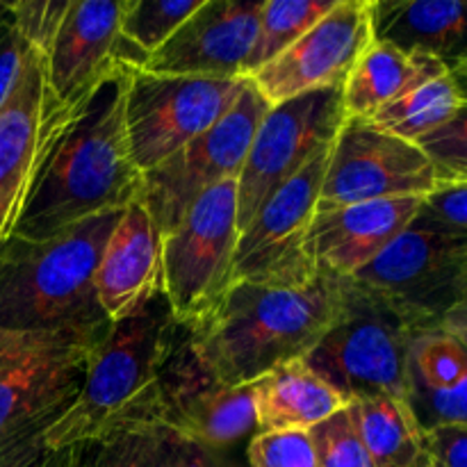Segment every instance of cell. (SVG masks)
<instances>
[{
  "label": "cell",
  "mask_w": 467,
  "mask_h": 467,
  "mask_svg": "<svg viewBox=\"0 0 467 467\" xmlns=\"http://www.w3.org/2000/svg\"><path fill=\"white\" fill-rule=\"evenodd\" d=\"M135 67H119L55 126L14 235L46 240L71 223L140 199L141 171L126 137V91Z\"/></svg>",
  "instance_id": "obj_1"
},
{
  "label": "cell",
  "mask_w": 467,
  "mask_h": 467,
  "mask_svg": "<svg viewBox=\"0 0 467 467\" xmlns=\"http://www.w3.org/2000/svg\"><path fill=\"white\" fill-rule=\"evenodd\" d=\"M345 283L324 269L306 287L235 283L203 322L187 328L190 342L222 383H254L319 345L345 304Z\"/></svg>",
  "instance_id": "obj_2"
},
{
  "label": "cell",
  "mask_w": 467,
  "mask_h": 467,
  "mask_svg": "<svg viewBox=\"0 0 467 467\" xmlns=\"http://www.w3.org/2000/svg\"><path fill=\"white\" fill-rule=\"evenodd\" d=\"M178 336L164 292L112 322L76 401L46 436V450L64 456L132 424L160 420L164 368Z\"/></svg>",
  "instance_id": "obj_3"
},
{
  "label": "cell",
  "mask_w": 467,
  "mask_h": 467,
  "mask_svg": "<svg viewBox=\"0 0 467 467\" xmlns=\"http://www.w3.org/2000/svg\"><path fill=\"white\" fill-rule=\"evenodd\" d=\"M123 210L71 223L46 240L0 244V328L23 333L109 328L94 276Z\"/></svg>",
  "instance_id": "obj_4"
},
{
  "label": "cell",
  "mask_w": 467,
  "mask_h": 467,
  "mask_svg": "<svg viewBox=\"0 0 467 467\" xmlns=\"http://www.w3.org/2000/svg\"><path fill=\"white\" fill-rule=\"evenodd\" d=\"M108 331L0 328V467L64 465L46 436L76 401Z\"/></svg>",
  "instance_id": "obj_5"
},
{
  "label": "cell",
  "mask_w": 467,
  "mask_h": 467,
  "mask_svg": "<svg viewBox=\"0 0 467 467\" xmlns=\"http://www.w3.org/2000/svg\"><path fill=\"white\" fill-rule=\"evenodd\" d=\"M427 333L406 310L358 278H347L336 324L306 356V365L349 404L369 397L409 401L410 351Z\"/></svg>",
  "instance_id": "obj_6"
},
{
  "label": "cell",
  "mask_w": 467,
  "mask_h": 467,
  "mask_svg": "<svg viewBox=\"0 0 467 467\" xmlns=\"http://www.w3.org/2000/svg\"><path fill=\"white\" fill-rule=\"evenodd\" d=\"M237 240V181L205 192L162 237V292L178 327H196L222 304L235 283Z\"/></svg>",
  "instance_id": "obj_7"
},
{
  "label": "cell",
  "mask_w": 467,
  "mask_h": 467,
  "mask_svg": "<svg viewBox=\"0 0 467 467\" xmlns=\"http://www.w3.org/2000/svg\"><path fill=\"white\" fill-rule=\"evenodd\" d=\"M249 78L160 76L132 68L126 91V137L130 158L141 173L222 121L240 99Z\"/></svg>",
  "instance_id": "obj_8"
},
{
  "label": "cell",
  "mask_w": 467,
  "mask_h": 467,
  "mask_svg": "<svg viewBox=\"0 0 467 467\" xmlns=\"http://www.w3.org/2000/svg\"><path fill=\"white\" fill-rule=\"evenodd\" d=\"M267 109L269 103L249 80L222 121L162 164L141 173L137 201L150 214L160 237H167L205 192L240 178L251 141Z\"/></svg>",
  "instance_id": "obj_9"
},
{
  "label": "cell",
  "mask_w": 467,
  "mask_h": 467,
  "mask_svg": "<svg viewBox=\"0 0 467 467\" xmlns=\"http://www.w3.org/2000/svg\"><path fill=\"white\" fill-rule=\"evenodd\" d=\"M333 144L278 187L240 233L233 258V281L269 287H306L319 276L317 263L310 255L308 235Z\"/></svg>",
  "instance_id": "obj_10"
},
{
  "label": "cell",
  "mask_w": 467,
  "mask_h": 467,
  "mask_svg": "<svg viewBox=\"0 0 467 467\" xmlns=\"http://www.w3.org/2000/svg\"><path fill=\"white\" fill-rule=\"evenodd\" d=\"M345 123L342 85L269 105L237 178V228L244 231L265 201L336 141Z\"/></svg>",
  "instance_id": "obj_11"
},
{
  "label": "cell",
  "mask_w": 467,
  "mask_h": 467,
  "mask_svg": "<svg viewBox=\"0 0 467 467\" xmlns=\"http://www.w3.org/2000/svg\"><path fill=\"white\" fill-rule=\"evenodd\" d=\"M354 278L395 301L427 331L465 299L467 235L413 219L409 228Z\"/></svg>",
  "instance_id": "obj_12"
},
{
  "label": "cell",
  "mask_w": 467,
  "mask_h": 467,
  "mask_svg": "<svg viewBox=\"0 0 467 467\" xmlns=\"http://www.w3.org/2000/svg\"><path fill=\"white\" fill-rule=\"evenodd\" d=\"M436 187V169L418 144L388 135L365 119H345L333 144L317 210L427 196Z\"/></svg>",
  "instance_id": "obj_13"
},
{
  "label": "cell",
  "mask_w": 467,
  "mask_h": 467,
  "mask_svg": "<svg viewBox=\"0 0 467 467\" xmlns=\"http://www.w3.org/2000/svg\"><path fill=\"white\" fill-rule=\"evenodd\" d=\"M160 422L194 438L201 445L228 451L258 433L255 381L226 386L199 360L190 333L181 327L162 377Z\"/></svg>",
  "instance_id": "obj_14"
},
{
  "label": "cell",
  "mask_w": 467,
  "mask_h": 467,
  "mask_svg": "<svg viewBox=\"0 0 467 467\" xmlns=\"http://www.w3.org/2000/svg\"><path fill=\"white\" fill-rule=\"evenodd\" d=\"M372 44V0H337L327 16L249 80L269 105L340 87Z\"/></svg>",
  "instance_id": "obj_15"
},
{
  "label": "cell",
  "mask_w": 467,
  "mask_h": 467,
  "mask_svg": "<svg viewBox=\"0 0 467 467\" xmlns=\"http://www.w3.org/2000/svg\"><path fill=\"white\" fill-rule=\"evenodd\" d=\"M64 112L50 91L46 57L30 48L0 109V244L14 235L46 144Z\"/></svg>",
  "instance_id": "obj_16"
},
{
  "label": "cell",
  "mask_w": 467,
  "mask_h": 467,
  "mask_svg": "<svg viewBox=\"0 0 467 467\" xmlns=\"http://www.w3.org/2000/svg\"><path fill=\"white\" fill-rule=\"evenodd\" d=\"M126 5L112 0H71L68 12L50 44L46 76L64 109L80 105L114 68L146 64V55L121 35Z\"/></svg>",
  "instance_id": "obj_17"
},
{
  "label": "cell",
  "mask_w": 467,
  "mask_h": 467,
  "mask_svg": "<svg viewBox=\"0 0 467 467\" xmlns=\"http://www.w3.org/2000/svg\"><path fill=\"white\" fill-rule=\"evenodd\" d=\"M265 0H203L141 68L160 76L249 78Z\"/></svg>",
  "instance_id": "obj_18"
},
{
  "label": "cell",
  "mask_w": 467,
  "mask_h": 467,
  "mask_svg": "<svg viewBox=\"0 0 467 467\" xmlns=\"http://www.w3.org/2000/svg\"><path fill=\"white\" fill-rule=\"evenodd\" d=\"M424 196L365 201L317 210L310 226V255L319 269L354 278L418 217Z\"/></svg>",
  "instance_id": "obj_19"
},
{
  "label": "cell",
  "mask_w": 467,
  "mask_h": 467,
  "mask_svg": "<svg viewBox=\"0 0 467 467\" xmlns=\"http://www.w3.org/2000/svg\"><path fill=\"white\" fill-rule=\"evenodd\" d=\"M94 287L109 322L137 313L162 292V237L140 201L123 208L109 233Z\"/></svg>",
  "instance_id": "obj_20"
},
{
  "label": "cell",
  "mask_w": 467,
  "mask_h": 467,
  "mask_svg": "<svg viewBox=\"0 0 467 467\" xmlns=\"http://www.w3.org/2000/svg\"><path fill=\"white\" fill-rule=\"evenodd\" d=\"M372 30L377 41L447 68L467 62V0H372Z\"/></svg>",
  "instance_id": "obj_21"
},
{
  "label": "cell",
  "mask_w": 467,
  "mask_h": 467,
  "mask_svg": "<svg viewBox=\"0 0 467 467\" xmlns=\"http://www.w3.org/2000/svg\"><path fill=\"white\" fill-rule=\"evenodd\" d=\"M62 467H244L167 422H141L64 454Z\"/></svg>",
  "instance_id": "obj_22"
},
{
  "label": "cell",
  "mask_w": 467,
  "mask_h": 467,
  "mask_svg": "<svg viewBox=\"0 0 467 467\" xmlns=\"http://www.w3.org/2000/svg\"><path fill=\"white\" fill-rule=\"evenodd\" d=\"M409 404L420 427H467V349L442 328L415 337Z\"/></svg>",
  "instance_id": "obj_23"
},
{
  "label": "cell",
  "mask_w": 467,
  "mask_h": 467,
  "mask_svg": "<svg viewBox=\"0 0 467 467\" xmlns=\"http://www.w3.org/2000/svg\"><path fill=\"white\" fill-rule=\"evenodd\" d=\"M347 406L349 400L313 372L304 358L290 360L255 381L258 433L310 431Z\"/></svg>",
  "instance_id": "obj_24"
},
{
  "label": "cell",
  "mask_w": 467,
  "mask_h": 467,
  "mask_svg": "<svg viewBox=\"0 0 467 467\" xmlns=\"http://www.w3.org/2000/svg\"><path fill=\"white\" fill-rule=\"evenodd\" d=\"M447 71L445 64L429 55L406 53L374 39L342 85L345 119H369L383 105Z\"/></svg>",
  "instance_id": "obj_25"
},
{
  "label": "cell",
  "mask_w": 467,
  "mask_h": 467,
  "mask_svg": "<svg viewBox=\"0 0 467 467\" xmlns=\"http://www.w3.org/2000/svg\"><path fill=\"white\" fill-rule=\"evenodd\" d=\"M356 433L377 467H429L427 441L409 401L369 397L349 404Z\"/></svg>",
  "instance_id": "obj_26"
},
{
  "label": "cell",
  "mask_w": 467,
  "mask_h": 467,
  "mask_svg": "<svg viewBox=\"0 0 467 467\" xmlns=\"http://www.w3.org/2000/svg\"><path fill=\"white\" fill-rule=\"evenodd\" d=\"M461 103L463 100H461L459 89L447 71L413 87L392 103L383 105L365 121L388 135L418 144L420 140L445 126L459 112Z\"/></svg>",
  "instance_id": "obj_27"
},
{
  "label": "cell",
  "mask_w": 467,
  "mask_h": 467,
  "mask_svg": "<svg viewBox=\"0 0 467 467\" xmlns=\"http://www.w3.org/2000/svg\"><path fill=\"white\" fill-rule=\"evenodd\" d=\"M336 3L337 0H265L249 59V76L299 41Z\"/></svg>",
  "instance_id": "obj_28"
},
{
  "label": "cell",
  "mask_w": 467,
  "mask_h": 467,
  "mask_svg": "<svg viewBox=\"0 0 467 467\" xmlns=\"http://www.w3.org/2000/svg\"><path fill=\"white\" fill-rule=\"evenodd\" d=\"M203 0H128L121 35L141 55L150 57L173 32L201 7Z\"/></svg>",
  "instance_id": "obj_29"
},
{
  "label": "cell",
  "mask_w": 467,
  "mask_h": 467,
  "mask_svg": "<svg viewBox=\"0 0 467 467\" xmlns=\"http://www.w3.org/2000/svg\"><path fill=\"white\" fill-rule=\"evenodd\" d=\"M436 169L438 185L467 182V103L442 128L418 141Z\"/></svg>",
  "instance_id": "obj_30"
},
{
  "label": "cell",
  "mask_w": 467,
  "mask_h": 467,
  "mask_svg": "<svg viewBox=\"0 0 467 467\" xmlns=\"http://www.w3.org/2000/svg\"><path fill=\"white\" fill-rule=\"evenodd\" d=\"M319 467H377L356 433L349 406L310 429Z\"/></svg>",
  "instance_id": "obj_31"
},
{
  "label": "cell",
  "mask_w": 467,
  "mask_h": 467,
  "mask_svg": "<svg viewBox=\"0 0 467 467\" xmlns=\"http://www.w3.org/2000/svg\"><path fill=\"white\" fill-rule=\"evenodd\" d=\"M246 461L249 467H319L310 431L255 433Z\"/></svg>",
  "instance_id": "obj_32"
},
{
  "label": "cell",
  "mask_w": 467,
  "mask_h": 467,
  "mask_svg": "<svg viewBox=\"0 0 467 467\" xmlns=\"http://www.w3.org/2000/svg\"><path fill=\"white\" fill-rule=\"evenodd\" d=\"M68 5L71 0L68 3L67 0H18V3H7V9L23 39L46 55L67 16Z\"/></svg>",
  "instance_id": "obj_33"
},
{
  "label": "cell",
  "mask_w": 467,
  "mask_h": 467,
  "mask_svg": "<svg viewBox=\"0 0 467 467\" xmlns=\"http://www.w3.org/2000/svg\"><path fill=\"white\" fill-rule=\"evenodd\" d=\"M418 217L422 222L445 228L450 233L467 235V185L442 182L431 194L424 196Z\"/></svg>",
  "instance_id": "obj_34"
},
{
  "label": "cell",
  "mask_w": 467,
  "mask_h": 467,
  "mask_svg": "<svg viewBox=\"0 0 467 467\" xmlns=\"http://www.w3.org/2000/svg\"><path fill=\"white\" fill-rule=\"evenodd\" d=\"M32 46L21 36V32L14 26V18L9 14L7 3L5 12L0 16V109L7 103L9 94L16 87L18 76H21L23 62Z\"/></svg>",
  "instance_id": "obj_35"
},
{
  "label": "cell",
  "mask_w": 467,
  "mask_h": 467,
  "mask_svg": "<svg viewBox=\"0 0 467 467\" xmlns=\"http://www.w3.org/2000/svg\"><path fill=\"white\" fill-rule=\"evenodd\" d=\"M427 441L429 467H467V427H442L424 429Z\"/></svg>",
  "instance_id": "obj_36"
},
{
  "label": "cell",
  "mask_w": 467,
  "mask_h": 467,
  "mask_svg": "<svg viewBox=\"0 0 467 467\" xmlns=\"http://www.w3.org/2000/svg\"><path fill=\"white\" fill-rule=\"evenodd\" d=\"M442 331H447L450 336H454L456 340L467 349V292H465V299L442 319L441 324Z\"/></svg>",
  "instance_id": "obj_37"
},
{
  "label": "cell",
  "mask_w": 467,
  "mask_h": 467,
  "mask_svg": "<svg viewBox=\"0 0 467 467\" xmlns=\"http://www.w3.org/2000/svg\"><path fill=\"white\" fill-rule=\"evenodd\" d=\"M450 76L451 80H454L456 89H459V96L463 103H467V62L459 64V67L450 68Z\"/></svg>",
  "instance_id": "obj_38"
},
{
  "label": "cell",
  "mask_w": 467,
  "mask_h": 467,
  "mask_svg": "<svg viewBox=\"0 0 467 467\" xmlns=\"http://www.w3.org/2000/svg\"><path fill=\"white\" fill-rule=\"evenodd\" d=\"M3 12H5V3H0V16H3Z\"/></svg>",
  "instance_id": "obj_39"
},
{
  "label": "cell",
  "mask_w": 467,
  "mask_h": 467,
  "mask_svg": "<svg viewBox=\"0 0 467 467\" xmlns=\"http://www.w3.org/2000/svg\"><path fill=\"white\" fill-rule=\"evenodd\" d=\"M465 185H467V182H465Z\"/></svg>",
  "instance_id": "obj_40"
}]
</instances>
